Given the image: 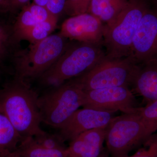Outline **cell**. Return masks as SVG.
<instances>
[{
	"instance_id": "13",
	"label": "cell",
	"mask_w": 157,
	"mask_h": 157,
	"mask_svg": "<svg viewBox=\"0 0 157 157\" xmlns=\"http://www.w3.org/2000/svg\"><path fill=\"white\" fill-rule=\"evenodd\" d=\"M131 86L147 103L157 100V59L139 65Z\"/></svg>"
},
{
	"instance_id": "29",
	"label": "cell",
	"mask_w": 157,
	"mask_h": 157,
	"mask_svg": "<svg viewBox=\"0 0 157 157\" xmlns=\"http://www.w3.org/2000/svg\"><path fill=\"white\" fill-rule=\"evenodd\" d=\"M97 157H109V156L107 150H105L104 149L102 152Z\"/></svg>"
},
{
	"instance_id": "16",
	"label": "cell",
	"mask_w": 157,
	"mask_h": 157,
	"mask_svg": "<svg viewBox=\"0 0 157 157\" xmlns=\"http://www.w3.org/2000/svg\"><path fill=\"white\" fill-rule=\"evenodd\" d=\"M58 17L40 23L15 33H12L11 39L15 41L25 40L31 44H35L42 41L50 36L56 28Z\"/></svg>"
},
{
	"instance_id": "1",
	"label": "cell",
	"mask_w": 157,
	"mask_h": 157,
	"mask_svg": "<svg viewBox=\"0 0 157 157\" xmlns=\"http://www.w3.org/2000/svg\"><path fill=\"white\" fill-rule=\"evenodd\" d=\"M38 98L27 83L14 78L0 90V112L22 137H35L45 132L40 127Z\"/></svg>"
},
{
	"instance_id": "9",
	"label": "cell",
	"mask_w": 157,
	"mask_h": 157,
	"mask_svg": "<svg viewBox=\"0 0 157 157\" xmlns=\"http://www.w3.org/2000/svg\"><path fill=\"white\" fill-rule=\"evenodd\" d=\"M129 56L138 65L157 59V11L148 9L141 18Z\"/></svg>"
},
{
	"instance_id": "22",
	"label": "cell",
	"mask_w": 157,
	"mask_h": 157,
	"mask_svg": "<svg viewBox=\"0 0 157 157\" xmlns=\"http://www.w3.org/2000/svg\"><path fill=\"white\" fill-rule=\"evenodd\" d=\"M91 0H66L64 12L70 16L87 13Z\"/></svg>"
},
{
	"instance_id": "4",
	"label": "cell",
	"mask_w": 157,
	"mask_h": 157,
	"mask_svg": "<svg viewBox=\"0 0 157 157\" xmlns=\"http://www.w3.org/2000/svg\"><path fill=\"white\" fill-rule=\"evenodd\" d=\"M148 9L144 0H128L116 19L105 25L103 45L107 57L120 59L130 55L137 27Z\"/></svg>"
},
{
	"instance_id": "15",
	"label": "cell",
	"mask_w": 157,
	"mask_h": 157,
	"mask_svg": "<svg viewBox=\"0 0 157 157\" xmlns=\"http://www.w3.org/2000/svg\"><path fill=\"white\" fill-rule=\"evenodd\" d=\"M58 17L48 11L46 7L39 6L35 3L27 5L22 8L14 23L12 33Z\"/></svg>"
},
{
	"instance_id": "20",
	"label": "cell",
	"mask_w": 157,
	"mask_h": 157,
	"mask_svg": "<svg viewBox=\"0 0 157 157\" xmlns=\"http://www.w3.org/2000/svg\"><path fill=\"white\" fill-rule=\"evenodd\" d=\"M138 112L146 123L157 131V100L139 107Z\"/></svg>"
},
{
	"instance_id": "24",
	"label": "cell",
	"mask_w": 157,
	"mask_h": 157,
	"mask_svg": "<svg viewBox=\"0 0 157 157\" xmlns=\"http://www.w3.org/2000/svg\"><path fill=\"white\" fill-rule=\"evenodd\" d=\"M66 0H48L45 7L52 14L58 17L64 12Z\"/></svg>"
},
{
	"instance_id": "26",
	"label": "cell",
	"mask_w": 157,
	"mask_h": 157,
	"mask_svg": "<svg viewBox=\"0 0 157 157\" xmlns=\"http://www.w3.org/2000/svg\"><path fill=\"white\" fill-rule=\"evenodd\" d=\"M0 157H23L18 153L14 151H3L0 152Z\"/></svg>"
},
{
	"instance_id": "3",
	"label": "cell",
	"mask_w": 157,
	"mask_h": 157,
	"mask_svg": "<svg viewBox=\"0 0 157 157\" xmlns=\"http://www.w3.org/2000/svg\"><path fill=\"white\" fill-rule=\"evenodd\" d=\"M67 39L60 33L51 35L16 54L14 59V78L28 84V81L40 78L70 45Z\"/></svg>"
},
{
	"instance_id": "17",
	"label": "cell",
	"mask_w": 157,
	"mask_h": 157,
	"mask_svg": "<svg viewBox=\"0 0 157 157\" xmlns=\"http://www.w3.org/2000/svg\"><path fill=\"white\" fill-rule=\"evenodd\" d=\"M15 151L23 157H68L67 150L45 148L32 136L23 137Z\"/></svg>"
},
{
	"instance_id": "25",
	"label": "cell",
	"mask_w": 157,
	"mask_h": 157,
	"mask_svg": "<svg viewBox=\"0 0 157 157\" xmlns=\"http://www.w3.org/2000/svg\"><path fill=\"white\" fill-rule=\"evenodd\" d=\"M30 0H9L8 10H16L27 5Z\"/></svg>"
},
{
	"instance_id": "7",
	"label": "cell",
	"mask_w": 157,
	"mask_h": 157,
	"mask_svg": "<svg viewBox=\"0 0 157 157\" xmlns=\"http://www.w3.org/2000/svg\"><path fill=\"white\" fill-rule=\"evenodd\" d=\"M84 91L69 80L52 87L38 98L42 122L59 129L82 107Z\"/></svg>"
},
{
	"instance_id": "6",
	"label": "cell",
	"mask_w": 157,
	"mask_h": 157,
	"mask_svg": "<svg viewBox=\"0 0 157 157\" xmlns=\"http://www.w3.org/2000/svg\"><path fill=\"white\" fill-rule=\"evenodd\" d=\"M139 65L130 56L103 60L81 76L70 80L84 91L132 86Z\"/></svg>"
},
{
	"instance_id": "19",
	"label": "cell",
	"mask_w": 157,
	"mask_h": 157,
	"mask_svg": "<svg viewBox=\"0 0 157 157\" xmlns=\"http://www.w3.org/2000/svg\"><path fill=\"white\" fill-rule=\"evenodd\" d=\"M37 143L45 148L58 150H67L65 141L58 134H51L45 132L33 137Z\"/></svg>"
},
{
	"instance_id": "21",
	"label": "cell",
	"mask_w": 157,
	"mask_h": 157,
	"mask_svg": "<svg viewBox=\"0 0 157 157\" xmlns=\"http://www.w3.org/2000/svg\"><path fill=\"white\" fill-rule=\"evenodd\" d=\"M141 147L132 156L127 157H157V133L148 137Z\"/></svg>"
},
{
	"instance_id": "11",
	"label": "cell",
	"mask_w": 157,
	"mask_h": 157,
	"mask_svg": "<svg viewBox=\"0 0 157 157\" xmlns=\"http://www.w3.org/2000/svg\"><path fill=\"white\" fill-rule=\"evenodd\" d=\"M105 25L89 13L71 16L62 24L60 34L78 42L103 44Z\"/></svg>"
},
{
	"instance_id": "10",
	"label": "cell",
	"mask_w": 157,
	"mask_h": 157,
	"mask_svg": "<svg viewBox=\"0 0 157 157\" xmlns=\"http://www.w3.org/2000/svg\"><path fill=\"white\" fill-rule=\"evenodd\" d=\"M114 113L84 107L78 109L59 129V135L65 142H70L86 131L107 128L114 117Z\"/></svg>"
},
{
	"instance_id": "12",
	"label": "cell",
	"mask_w": 157,
	"mask_h": 157,
	"mask_svg": "<svg viewBox=\"0 0 157 157\" xmlns=\"http://www.w3.org/2000/svg\"><path fill=\"white\" fill-rule=\"evenodd\" d=\"M106 128L89 130L70 141L67 147L68 157H97L102 152Z\"/></svg>"
},
{
	"instance_id": "8",
	"label": "cell",
	"mask_w": 157,
	"mask_h": 157,
	"mask_svg": "<svg viewBox=\"0 0 157 157\" xmlns=\"http://www.w3.org/2000/svg\"><path fill=\"white\" fill-rule=\"evenodd\" d=\"M82 107L123 113L137 112L139 107L133 91L127 86H114L84 91Z\"/></svg>"
},
{
	"instance_id": "23",
	"label": "cell",
	"mask_w": 157,
	"mask_h": 157,
	"mask_svg": "<svg viewBox=\"0 0 157 157\" xmlns=\"http://www.w3.org/2000/svg\"><path fill=\"white\" fill-rule=\"evenodd\" d=\"M11 35L6 28L0 24V60L4 59L8 53Z\"/></svg>"
},
{
	"instance_id": "5",
	"label": "cell",
	"mask_w": 157,
	"mask_h": 157,
	"mask_svg": "<svg viewBox=\"0 0 157 157\" xmlns=\"http://www.w3.org/2000/svg\"><path fill=\"white\" fill-rule=\"evenodd\" d=\"M105 140L110 157H127L156 132L146 123L138 111L114 117L106 128Z\"/></svg>"
},
{
	"instance_id": "28",
	"label": "cell",
	"mask_w": 157,
	"mask_h": 157,
	"mask_svg": "<svg viewBox=\"0 0 157 157\" xmlns=\"http://www.w3.org/2000/svg\"><path fill=\"white\" fill-rule=\"evenodd\" d=\"M9 0H0V8L7 9Z\"/></svg>"
},
{
	"instance_id": "2",
	"label": "cell",
	"mask_w": 157,
	"mask_h": 157,
	"mask_svg": "<svg viewBox=\"0 0 157 157\" xmlns=\"http://www.w3.org/2000/svg\"><path fill=\"white\" fill-rule=\"evenodd\" d=\"M103 44L78 42L70 44L39 78L41 84L56 87L81 76L106 57Z\"/></svg>"
},
{
	"instance_id": "30",
	"label": "cell",
	"mask_w": 157,
	"mask_h": 157,
	"mask_svg": "<svg viewBox=\"0 0 157 157\" xmlns=\"http://www.w3.org/2000/svg\"><path fill=\"white\" fill-rule=\"evenodd\" d=\"M2 70H1V69H0V76H1V74H2Z\"/></svg>"
},
{
	"instance_id": "18",
	"label": "cell",
	"mask_w": 157,
	"mask_h": 157,
	"mask_svg": "<svg viewBox=\"0 0 157 157\" xmlns=\"http://www.w3.org/2000/svg\"><path fill=\"white\" fill-rule=\"evenodd\" d=\"M22 138L8 118L0 112V152L16 150Z\"/></svg>"
},
{
	"instance_id": "14",
	"label": "cell",
	"mask_w": 157,
	"mask_h": 157,
	"mask_svg": "<svg viewBox=\"0 0 157 157\" xmlns=\"http://www.w3.org/2000/svg\"><path fill=\"white\" fill-rule=\"evenodd\" d=\"M128 2V0H91L87 13L108 25L118 17Z\"/></svg>"
},
{
	"instance_id": "27",
	"label": "cell",
	"mask_w": 157,
	"mask_h": 157,
	"mask_svg": "<svg viewBox=\"0 0 157 157\" xmlns=\"http://www.w3.org/2000/svg\"><path fill=\"white\" fill-rule=\"evenodd\" d=\"M48 0H33L34 3L39 6L45 7Z\"/></svg>"
}]
</instances>
